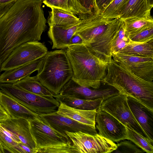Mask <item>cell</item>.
Listing matches in <instances>:
<instances>
[{
  "label": "cell",
  "mask_w": 153,
  "mask_h": 153,
  "mask_svg": "<svg viewBox=\"0 0 153 153\" xmlns=\"http://www.w3.org/2000/svg\"><path fill=\"white\" fill-rule=\"evenodd\" d=\"M35 77L54 96L58 95L72 78V69L65 51L48 52Z\"/></svg>",
  "instance_id": "obj_5"
},
{
  "label": "cell",
  "mask_w": 153,
  "mask_h": 153,
  "mask_svg": "<svg viewBox=\"0 0 153 153\" xmlns=\"http://www.w3.org/2000/svg\"><path fill=\"white\" fill-rule=\"evenodd\" d=\"M117 149L111 153H142L145 152L131 141L125 140L117 144Z\"/></svg>",
  "instance_id": "obj_31"
},
{
  "label": "cell",
  "mask_w": 153,
  "mask_h": 153,
  "mask_svg": "<svg viewBox=\"0 0 153 153\" xmlns=\"http://www.w3.org/2000/svg\"><path fill=\"white\" fill-rule=\"evenodd\" d=\"M0 89L38 115L56 112L59 105V102L54 96L34 94L13 83H0Z\"/></svg>",
  "instance_id": "obj_7"
},
{
  "label": "cell",
  "mask_w": 153,
  "mask_h": 153,
  "mask_svg": "<svg viewBox=\"0 0 153 153\" xmlns=\"http://www.w3.org/2000/svg\"><path fill=\"white\" fill-rule=\"evenodd\" d=\"M41 0H17L0 18V68L13 51L39 41L46 27Z\"/></svg>",
  "instance_id": "obj_1"
},
{
  "label": "cell",
  "mask_w": 153,
  "mask_h": 153,
  "mask_svg": "<svg viewBox=\"0 0 153 153\" xmlns=\"http://www.w3.org/2000/svg\"><path fill=\"white\" fill-rule=\"evenodd\" d=\"M0 126L17 137L23 144L35 150L36 144L31 135L29 121L23 118L8 117L0 121Z\"/></svg>",
  "instance_id": "obj_14"
},
{
  "label": "cell",
  "mask_w": 153,
  "mask_h": 153,
  "mask_svg": "<svg viewBox=\"0 0 153 153\" xmlns=\"http://www.w3.org/2000/svg\"><path fill=\"white\" fill-rule=\"evenodd\" d=\"M42 2L50 8H59L70 12L80 19L86 20L91 16L77 0H41Z\"/></svg>",
  "instance_id": "obj_20"
},
{
  "label": "cell",
  "mask_w": 153,
  "mask_h": 153,
  "mask_svg": "<svg viewBox=\"0 0 153 153\" xmlns=\"http://www.w3.org/2000/svg\"><path fill=\"white\" fill-rule=\"evenodd\" d=\"M113 0H95L96 6L101 14Z\"/></svg>",
  "instance_id": "obj_34"
},
{
  "label": "cell",
  "mask_w": 153,
  "mask_h": 153,
  "mask_svg": "<svg viewBox=\"0 0 153 153\" xmlns=\"http://www.w3.org/2000/svg\"><path fill=\"white\" fill-rule=\"evenodd\" d=\"M66 133L76 153H111L117 148L114 142L98 133L92 135L81 131Z\"/></svg>",
  "instance_id": "obj_9"
},
{
  "label": "cell",
  "mask_w": 153,
  "mask_h": 153,
  "mask_svg": "<svg viewBox=\"0 0 153 153\" xmlns=\"http://www.w3.org/2000/svg\"><path fill=\"white\" fill-rule=\"evenodd\" d=\"M147 2L149 8L151 10L153 6V0H147Z\"/></svg>",
  "instance_id": "obj_39"
},
{
  "label": "cell",
  "mask_w": 153,
  "mask_h": 153,
  "mask_svg": "<svg viewBox=\"0 0 153 153\" xmlns=\"http://www.w3.org/2000/svg\"><path fill=\"white\" fill-rule=\"evenodd\" d=\"M127 139L130 140L145 152H153V141L137 133L133 130L126 127Z\"/></svg>",
  "instance_id": "obj_27"
},
{
  "label": "cell",
  "mask_w": 153,
  "mask_h": 153,
  "mask_svg": "<svg viewBox=\"0 0 153 153\" xmlns=\"http://www.w3.org/2000/svg\"><path fill=\"white\" fill-rule=\"evenodd\" d=\"M129 0H113L100 14L107 19L119 18Z\"/></svg>",
  "instance_id": "obj_28"
},
{
  "label": "cell",
  "mask_w": 153,
  "mask_h": 153,
  "mask_svg": "<svg viewBox=\"0 0 153 153\" xmlns=\"http://www.w3.org/2000/svg\"><path fill=\"white\" fill-rule=\"evenodd\" d=\"M83 20L75 25L49 27L48 34L52 41V49H63L70 46L71 39Z\"/></svg>",
  "instance_id": "obj_16"
},
{
  "label": "cell",
  "mask_w": 153,
  "mask_h": 153,
  "mask_svg": "<svg viewBox=\"0 0 153 153\" xmlns=\"http://www.w3.org/2000/svg\"><path fill=\"white\" fill-rule=\"evenodd\" d=\"M44 56L17 67L4 71L0 75V83H14L38 70L42 64Z\"/></svg>",
  "instance_id": "obj_17"
},
{
  "label": "cell",
  "mask_w": 153,
  "mask_h": 153,
  "mask_svg": "<svg viewBox=\"0 0 153 153\" xmlns=\"http://www.w3.org/2000/svg\"><path fill=\"white\" fill-rule=\"evenodd\" d=\"M57 112L81 123L95 126L97 110H83L72 108L61 102Z\"/></svg>",
  "instance_id": "obj_19"
},
{
  "label": "cell",
  "mask_w": 153,
  "mask_h": 153,
  "mask_svg": "<svg viewBox=\"0 0 153 153\" xmlns=\"http://www.w3.org/2000/svg\"><path fill=\"white\" fill-rule=\"evenodd\" d=\"M107 66L102 82L113 86L120 93L134 98L153 110V82L138 77L112 58Z\"/></svg>",
  "instance_id": "obj_4"
},
{
  "label": "cell",
  "mask_w": 153,
  "mask_h": 153,
  "mask_svg": "<svg viewBox=\"0 0 153 153\" xmlns=\"http://www.w3.org/2000/svg\"><path fill=\"white\" fill-rule=\"evenodd\" d=\"M48 51L46 46L39 41L23 43L13 51L2 64L0 71L13 69L35 60L45 56Z\"/></svg>",
  "instance_id": "obj_10"
},
{
  "label": "cell",
  "mask_w": 153,
  "mask_h": 153,
  "mask_svg": "<svg viewBox=\"0 0 153 153\" xmlns=\"http://www.w3.org/2000/svg\"><path fill=\"white\" fill-rule=\"evenodd\" d=\"M147 0H129L122 11L119 19L122 20L130 17H152Z\"/></svg>",
  "instance_id": "obj_21"
},
{
  "label": "cell",
  "mask_w": 153,
  "mask_h": 153,
  "mask_svg": "<svg viewBox=\"0 0 153 153\" xmlns=\"http://www.w3.org/2000/svg\"><path fill=\"white\" fill-rule=\"evenodd\" d=\"M65 51L72 69V79L82 86L99 88L106 74L108 62L85 43L71 45Z\"/></svg>",
  "instance_id": "obj_2"
},
{
  "label": "cell",
  "mask_w": 153,
  "mask_h": 153,
  "mask_svg": "<svg viewBox=\"0 0 153 153\" xmlns=\"http://www.w3.org/2000/svg\"><path fill=\"white\" fill-rule=\"evenodd\" d=\"M92 17L100 14L95 0H77Z\"/></svg>",
  "instance_id": "obj_33"
},
{
  "label": "cell",
  "mask_w": 153,
  "mask_h": 153,
  "mask_svg": "<svg viewBox=\"0 0 153 153\" xmlns=\"http://www.w3.org/2000/svg\"><path fill=\"white\" fill-rule=\"evenodd\" d=\"M9 117L8 114L0 105V121L5 120Z\"/></svg>",
  "instance_id": "obj_38"
},
{
  "label": "cell",
  "mask_w": 153,
  "mask_h": 153,
  "mask_svg": "<svg viewBox=\"0 0 153 153\" xmlns=\"http://www.w3.org/2000/svg\"><path fill=\"white\" fill-rule=\"evenodd\" d=\"M126 32L129 35L138 33L153 26L152 17L147 18L130 17L122 20Z\"/></svg>",
  "instance_id": "obj_26"
},
{
  "label": "cell",
  "mask_w": 153,
  "mask_h": 153,
  "mask_svg": "<svg viewBox=\"0 0 153 153\" xmlns=\"http://www.w3.org/2000/svg\"><path fill=\"white\" fill-rule=\"evenodd\" d=\"M0 153H4L3 149L0 146Z\"/></svg>",
  "instance_id": "obj_41"
},
{
  "label": "cell",
  "mask_w": 153,
  "mask_h": 153,
  "mask_svg": "<svg viewBox=\"0 0 153 153\" xmlns=\"http://www.w3.org/2000/svg\"><path fill=\"white\" fill-rule=\"evenodd\" d=\"M84 43V41L81 37L78 34H75L72 36L71 39L70 46L73 45Z\"/></svg>",
  "instance_id": "obj_36"
},
{
  "label": "cell",
  "mask_w": 153,
  "mask_h": 153,
  "mask_svg": "<svg viewBox=\"0 0 153 153\" xmlns=\"http://www.w3.org/2000/svg\"><path fill=\"white\" fill-rule=\"evenodd\" d=\"M95 127L101 136L117 142L127 139L126 127L108 113L97 110Z\"/></svg>",
  "instance_id": "obj_12"
},
{
  "label": "cell",
  "mask_w": 153,
  "mask_h": 153,
  "mask_svg": "<svg viewBox=\"0 0 153 153\" xmlns=\"http://www.w3.org/2000/svg\"><path fill=\"white\" fill-rule=\"evenodd\" d=\"M54 97L59 102L67 106L75 109L86 110H97L104 100L101 98L94 100H83L59 94Z\"/></svg>",
  "instance_id": "obj_22"
},
{
  "label": "cell",
  "mask_w": 153,
  "mask_h": 153,
  "mask_svg": "<svg viewBox=\"0 0 153 153\" xmlns=\"http://www.w3.org/2000/svg\"><path fill=\"white\" fill-rule=\"evenodd\" d=\"M130 40L133 42L143 43L153 40V26L135 34L129 35Z\"/></svg>",
  "instance_id": "obj_32"
},
{
  "label": "cell",
  "mask_w": 153,
  "mask_h": 153,
  "mask_svg": "<svg viewBox=\"0 0 153 153\" xmlns=\"http://www.w3.org/2000/svg\"><path fill=\"white\" fill-rule=\"evenodd\" d=\"M0 105L10 117L23 118L29 121L38 115L0 90Z\"/></svg>",
  "instance_id": "obj_18"
},
{
  "label": "cell",
  "mask_w": 153,
  "mask_h": 153,
  "mask_svg": "<svg viewBox=\"0 0 153 153\" xmlns=\"http://www.w3.org/2000/svg\"><path fill=\"white\" fill-rule=\"evenodd\" d=\"M132 42L129 37V35L125 30L122 21L112 44V54L118 53L126 46Z\"/></svg>",
  "instance_id": "obj_29"
},
{
  "label": "cell",
  "mask_w": 153,
  "mask_h": 153,
  "mask_svg": "<svg viewBox=\"0 0 153 153\" xmlns=\"http://www.w3.org/2000/svg\"><path fill=\"white\" fill-rule=\"evenodd\" d=\"M128 106L147 138L153 141V110L132 97L127 96Z\"/></svg>",
  "instance_id": "obj_15"
},
{
  "label": "cell",
  "mask_w": 153,
  "mask_h": 153,
  "mask_svg": "<svg viewBox=\"0 0 153 153\" xmlns=\"http://www.w3.org/2000/svg\"><path fill=\"white\" fill-rule=\"evenodd\" d=\"M18 144L19 146L23 150L24 153H36L35 150L31 149L22 142L19 143Z\"/></svg>",
  "instance_id": "obj_37"
},
{
  "label": "cell",
  "mask_w": 153,
  "mask_h": 153,
  "mask_svg": "<svg viewBox=\"0 0 153 153\" xmlns=\"http://www.w3.org/2000/svg\"><path fill=\"white\" fill-rule=\"evenodd\" d=\"M122 21L119 18L107 19L99 14L83 20L75 34L108 62L112 58L113 42Z\"/></svg>",
  "instance_id": "obj_3"
},
{
  "label": "cell",
  "mask_w": 153,
  "mask_h": 153,
  "mask_svg": "<svg viewBox=\"0 0 153 153\" xmlns=\"http://www.w3.org/2000/svg\"><path fill=\"white\" fill-rule=\"evenodd\" d=\"M97 110L108 113L126 127L146 137L130 108L126 95L119 93L107 98L102 102Z\"/></svg>",
  "instance_id": "obj_8"
},
{
  "label": "cell",
  "mask_w": 153,
  "mask_h": 153,
  "mask_svg": "<svg viewBox=\"0 0 153 153\" xmlns=\"http://www.w3.org/2000/svg\"><path fill=\"white\" fill-rule=\"evenodd\" d=\"M17 0H0V3H5L13 1H16Z\"/></svg>",
  "instance_id": "obj_40"
},
{
  "label": "cell",
  "mask_w": 153,
  "mask_h": 153,
  "mask_svg": "<svg viewBox=\"0 0 153 153\" xmlns=\"http://www.w3.org/2000/svg\"><path fill=\"white\" fill-rule=\"evenodd\" d=\"M13 84L21 88L34 94L45 96H54L51 92L36 79L35 76L28 75Z\"/></svg>",
  "instance_id": "obj_24"
},
{
  "label": "cell",
  "mask_w": 153,
  "mask_h": 153,
  "mask_svg": "<svg viewBox=\"0 0 153 153\" xmlns=\"http://www.w3.org/2000/svg\"><path fill=\"white\" fill-rule=\"evenodd\" d=\"M16 1L5 3H0V18L5 14Z\"/></svg>",
  "instance_id": "obj_35"
},
{
  "label": "cell",
  "mask_w": 153,
  "mask_h": 153,
  "mask_svg": "<svg viewBox=\"0 0 153 153\" xmlns=\"http://www.w3.org/2000/svg\"><path fill=\"white\" fill-rule=\"evenodd\" d=\"M0 146L4 153H24L18 143L4 133L0 127Z\"/></svg>",
  "instance_id": "obj_30"
},
{
  "label": "cell",
  "mask_w": 153,
  "mask_h": 153,
  "mask_svg": "<svg viewBox=\"0 0 153 153\" xmlns=\"http://www.w3.org/2000/svg\"><path fill=\"white\" fill-rule=\"evenodd\" d=\"M42 120L55 130L65 135L66 132L81 131L92 135L97 134L95 126L81 123L56 112L39 115Z\"/></svg>",
  "instance_id": "obj_13"
},
{
  "label": "cell",
  "mask_w": 153,
  "mask_h": 153,
  "mask_svg": "<svg viewBox=\"0 0 153 153\" xmlns=\"http://www.w3.org/2000/svg\"><path fill=\"white\" fill-rule=\"evenodd\" d=\"M29 122L36 153H76L67 135L54 129L44 122L39 115Z\"/></svg>",
  "instance_id": "obj_6"
},
{
  "label": "cell",
  "mask_w": 153,
  "mask_h": 153,
  "mask_svg": "<svg viewBox=\"0 0 153 153\" xmlns=\"http://www.w3.org/2000/svg\"><path fill=\"white\" fill-rule=\"evenodd\" d=\"M49 12L48 23L49 27L75 25L82 19L71 13L57 8L52 7Z\"/></svg>",
  "instance_id": "obj_23"
},
{
  "label": "cell",
  "mask_w": 153,
  "mask_h": 153,
  "mask_svg": "<svg viewBox=\"0 0 153 153\" xmlns=\"http://www.w3.org/2000/svg\"><path fill=\"white\" fill-rule=\"evenodd\" d=\"M112 58L138 77L153 82V56H140L120 53L113 54Z\"/></svg>",
  "instance_id": "obj_11"
},
{
  "label": "cell",
  "mask_w": 153,
  "mask_h": 153,
  "mask_svg": "<svg viewBox=\"0 0 153 153\" xmlns=\"http://www.w3.org/2000/svg\"><path fill=\"white\" fill-rule=\"evenodd\" d=\"M118 53L137 56H153V40L143 43L132 42Z\"/></svg>",
  "instance_id": "obj_25"
}]
</instances>
